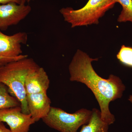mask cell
Returning a JSON list of instances; mask_svg holds the SVG:
<instances>
[{"mask_svg": "<svg viewBox=\"0 0 132 132\" xmlns=\"http://www.w3.org/2000/svg\"><path fill=\"white\" fill-rule=\"evenodd\" d=\"M27 101L29 114L36 122L46 117L52 107L47 92L27 95Z\"/></svg>", "mask_w": 132, "mask_h": 132, "instance_id": "ba28073f", "label": "cell"}, {"mask_svg": "<svg viewBox=\"0 0 132 132\" xmlns=\"http://www.w3.org/2000/svg\"></svg>", "mask_w": 132, "mask_h": 132, "instance_id": "ac0fdd59", "label": "cell"}, {"mask_svg": "<svg viewBox=\"0 0 132 132\" xmlns=\"http://www.w3.org/2000/svg\"><path fill=\"white\" fill-rule=\"evenodd\" d=\"M18 106H21L18 99L11 95L6 85L0 81V110Z\"/></svg>", "mask_w": 132, "mask_h": 132, "instance_id": "8fae6325", "label": "cell"}, {"mask_svg": "<svg viewBox=\"0 0 132 132\" xmlns=\"http://www.w3.org/2000/svg\"><path fill=\"white\" fill-rule=\"evenodd\" d=\"M12 2L19 5H25L27 2L26 0H0V4H5Z\"/></svg>", "mask_w": 132, "mask_h": 132, "instance_id": "5bb4252c", "label": "cell"}, {"mask_svg": "<svg viewBox=\"0 0 132 132\" xmlns=\"http://www.w3.org/2000/svg\"><path fill=\"white\" fill-rule=\"evenodd\" d=\"M50 80L44 69L39 67L31 71L26 77L25 88L26 94L47 92Z\"/></svg>", "mask_w": 132, "mask_h": 132, "instance_id": "9c48e42d", "label": "cell"}, {"mask_svg": "<svg viewBox=\"0 0 132 132\" xmlns=\"http://www.w3.org/2000/svg\"><path fill=\"white\" fill-rule=\"evenodd\" d=\"M92 111L81 109L69 113L61 109L51 107L49 113L42 121L49 127L60 132H77L90 120Z\"/></svg>", "mask_w": 132, "mask_h": 132, "instance_id": "277c9868", "label": "cell"}, {"mask_svg": "<svg viewBox=\"0 0 132 132\" xmlns=\"http://www.w3.org/2000/svg\"><path fill=\"white\" fill-rule=\"evenodd\" d=\"M98 60L78 50L69 66V79L83 83L90 88L98 103L102 119L110 125L114 123L115 118L109 110V104L121 98L126 87L116 76L110 75L108 79H105L98 75L92 65L93 61Z\"/></svg>", "mask_w": 132, "mask_h": 132, "instance_id": "6da1fadb", "label": "cell"}, {"mask_svg": "<svg viewBox=\"0 0 132 132\" xmlns=\"http://www.w3.org/2000/svg\"><path fill=\"white\" fill-rule=\"evenodd\" d=\"M0 121L6 123L12 132H29L36 122L30 114L22 112L20 106L0 110Z\"/></svg>", "mask_w": 132, "mask_h": 132, "instance_id": "8992f818", "label": "cell"}, {"mask_svg": "<svg viewBox=\"0 0 132 132\" xmlns=\"http://www.w3.org/2000/svg\"><path fill=\"white\" fill-rule=\"evenodd\" d=\"M109 126L102 119L100 111L94 108L90 120L82 126L79 132H109Z\"/></svg>", "mask_w": 132, "mask_h": 132, "instance_id": "30bf717a", "label": "cell"}, {"mask_svg": "<svg viewBox=\"0 0 132 132\" xmlns=\"http://www.w3.org/2000/svg\"><path fill=\"white\" fill-rule=\"evenodd\" d=\"M115 0H89L83 7L74 10L62 8L60 10L64 21L71 24V28L98 24L99 19L114 7Z\"/></svg>", "mask_w": 132, "mask_h": 132, "instance_id": "3957f363", "label": "cell"}, {"mask_svg": "<svg viewBox=\"0 0 132 132\" xmlns=\"http://www.w3.org/2000/svg\"><path fill=\"white\" fill-rule=\"evenodd\" d=\"M29 5L15 3L0 4V30L6 31L9 27L17 25L30 13Z\"/></svg>", "mask_w": 132, "mask_h": 132, "instance_id": "52a82bcc", "label": "cell"}, {"mask_svg": "<svg viewBox=\"0 0 132 132\" xmlns=\"http://www.w3.org/2000/svg\"><path fill=\"white\" fill-rule=\"evenodd\" d=\"M28 36L25 32L7 35L0 30V66L28 57L22 54V45L27 42Z\"/></svg>", "mask_w": 132, "mask_h": 132, "instance_id": "5b68a950", "label": "cell"}, {"mask_svg": "<svg viewBox=\"0 0 132 132\" xmlns=\"http://www.w3.org/2000/svg\"><path fill=\"white\" fill-rule=\"evenodd\" d=\"M128 101L132 104V95H130L128 99Z\"/></svg>", "mask_w": 132, "mask_h": 132, "instance_id": "2e32d148", "label": "cell"}, {"mask_svg": "<svg viewBox=\"0 0 132 132\" xmlns=\"http://www.w3.org/2000/svg\"><path fill=\"white\" fill-rule=\"evenodd\" d=\"M26 2L27 3H29L33 1H35V0H26Z\"/></svg>", "mask_w": 132, "mask_h": 132, "instance_id": "e0dca14e", "label": "cell"}, {"mask_svg": "<svg viewBox=\"0 0 132 132\" xmlns=\"http://www.w3.org/2000/svg\"><path fill=\"white\" fill-rule=\"evenodd\" d=\"M122 6V10L118 19L119 22L130 21L132 22V0H115Z\"/></svg>", "mask_w": 132, "mask_h": 132, "instance_id": "7c38bea8", "label": "cell"}, {"mask_svg": "<svg viewBox=\"0 0 132 132\" xmlns=\"http://www.w3.org/2000/svg\"><path fill=\"white\" fill-rule=\"evenodd\" d=\"M116 56L121 63L132 68V47L122 45Z\"/></svg>", "mask_w": 132, "mask_h": 132, "instance_id": "4fadbf2b", "label": "cell"}, {"mask_svg": "<svg viewBox=\"0 0 132 132\" xmlns=\"http://www.w3.org/2000/svg\"><path fill=\"white\" fill-rule=\"evenodd\" d=\"M0 132H12L10 129L6 127L3 122L0 121Z\"/></svg>", "mask_w": 132, "mask_h": 132, "instance_id": "9a60e30c", "label": "cell"}, {"mask_svg": "<svg viewBox=\"0 0 132 132\" xmlns=\"http://www.w3.org/2000/svg\"><path fill=\"white\" fill-rule=\"evenodd\" d=\"M40 66L28 57L0 66V81L6 85L21 104L22 112L29 114L27 101L25 81L31 71Z\"/></svg>", "mask_w": 132, "mask_h": 132, "instance_id": "7a4b0ae2", "label": "cell"}]
</instances>
